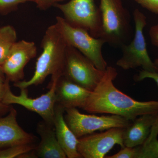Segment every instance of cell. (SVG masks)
Listing matches in <instances>:
<instances>
[{"mask_svg": "<svg viewBox=\"0 0 158 158\" xmlns=\"http://www.w3.org/2000/svg\"><path fill=\"white\" fill-rule=\"evenodd\" d=\"M117 75L116 69L107 66L82 109L92 114L117 115L130 121L141 115L158 114V101H138L117 89L113 84Z\"/></svg>", "mask_w": 158, "mask_h": 158, "instance_id": "6da1fadb", "label": "cell"}, {"mask_svg": "<svg viewBox=\"0 0 158 158\" xmlns=\"http://www.w3.org/2000/svg\"><path fill=\"white\" fill-rule=\"evenodd\" d=\"M67 44L56 24L49 27L41 42L42 52L37 59L33 76L28 81L14 83L19 89L42 84L48 76L61 77L63 74Z\"/></svg>", "mask_w": 158, "mask_h": 158, "instance_id": "7a4b0ae2", "label": "cell"}, {"mask_svg": "<svg viewBox=\"0 0 158 158\" xmlns=\"http://www.w3.org/2000/svg\"><path fill=\"white\" fill-rule=\"evenodd\" d=\"M102 19V39L113 46L126 44L131 34V16L121 0H100Z\"/></svg>", "mask_w": 158, "mask_h": 158, "instance_id": "3957f363", "label": "cell"}, {"mask_svg": "<svg viewBox=\"0 0 158 158\" xmlns=\"http://www.w3.org/2000/svg\"><path fill=\"white\" fill-rule=\"evenodd\" d=\"M133 17L135 23L134 38L129 44L121 46L122 56L116 62V65L124 70L141 67L144 70L157 72L148 52L143 34V30L147 25L146 16L139 9H136Z\"/></svg>", "mask_w": 158, "mask_h": 158, "instance_id": "277c9868", "label": "cell"}, {"mask_svg": "<svg viewBox=\"0 0 158 158\" xmlns=\"http://www.w3.org/2000/svg\"><path fill=\"white\" fill-rule=\"evenodd\" d=\"M54 7L61 11L70 26L86 30L95 38H101V11L94 0H70L65 4L57 3Z\"/></svg>", "mask_w": 158, "mask_h": 158, "instance_id": "5b68a950", "label": "cell"}, {"mask_svg": "<svg viewBox=\"0 0 158 158\" xmlns=\"http://www.w3.org/2000/svg\"><path fill=\"white\" fill-rule=\"evenodd\" d=\"M56 19V23L66 44L77 49L98 69L106 70L107 63L102 52L105 40L93 37L86 30L70 26L63 18L57 16Z\"/></svg>", "mask_w": 158, "mask_h": 158, "instance_id": "8992f818", "label": "cell"}, {"mask_svg": "<svg viewBox=\"0 0 158 158\" xmlns=\"http://www.w3.org/2000/svg\"><path fill=\"white\" fill-rule=\"evenodd\" d=\"M73 47L67 45L62 76L90 91H93L105 73Z\"/></svg>", "mask_w": 158, "mask_h": 158, "instance_id": "52a82bcc", "label": "cell"}, {"mask_svg": "<svg viewBox=\"0 0 158 158\" xmlns=\"http://www.w3.org/2000/svg\"><path fill=\"white\" fill-rule=\"evenodd\" d=\"M61 77H52L49 90L41 96L33 98L29 97L27 88H21L19 95L11 91L10 85L8 86L3 103L8 105H19L30 111L37 113L44 121L53 125L55 110L56 105V87Z\"/></svg>", "mask_w": 158, "mask_h": 158, "instance_id": "ba28073f", "label": "cell"}, {"mask_svg": "<svg viewBox=\"0 0 158 158\" xmlns=\"http://www.w3.org/2000/svg\"><path fill=\"white\" fill-rule=\"evenodd\" d=\"M65 121L78 138L96 131H103L113 127L125 128L131 122L117 115L98 116L83 114L75 108L65 109Z\"/></svg>", "mask_w": 158, "mask_h": 158, "instance_id": "9c48e42d", "label": "cell"}, {"mask_svg": "<svg viewBox=\"0 0 158 158\" xmlns=\"http://www.w3.org/2000/svg\"><path fill=\"white\" fill-rule=\"evenodd\" d=\"M123 128L113 127L78 138L77 151L82 158H103L116 144L124 147Z\"/></svg>", "mask_w": 158, "mask_h": 158, "instance_id": "30bf717a", "label": "cell"}, {"mask_svg": "<svg viewBox=\"0 0 158 158\" xmlns=\"http://www.w3.org/2000/svg\"><path fill=\"white\" fill-rule=\"evenodd\" d=\"M37 54V47L34 42L21 40L15 43L1 66L6 79L14 83L23 81L26 65Z\"/></svg>", "mask_w": 158, "mask_h": 158, "instance_id": "8fae6325", "label": "cell"}, {"mask_svg": "<svg viewBox=\"0 0 158 158\" xmlns=\"http://www.w3.org/2000/svg\"><path fill=\"white\" fill-rule=\"evenodd\" d=\"M17 112L11 107L7 115L0 117V147L33 144L36 137L21 127L17 120Z\"/></svg>", "mask_w": 158, "mask_h": 158, "instance_id": "7c38bea8", "label": "cell"}, {"mask_svg": "<svg viewBox=\"0 0 158 158\" xmlns=\"http://www.w3.org/2000/svg\"><path fill=\"white\" fill-rule=\"evenodd\" d=\"M56 91V104L65 110L74 108L83 109L91 92L63 76L57 82Z\"/></svg>", "mask_w": 158, "mask_h": 158, "instance_id": "4fadbf2b", "label": "cell"}, {"mask_svg": "<svg viewBox=\"0 0 158 158\" xmlns=\"http://www.w3.org/2000/svg\"><path fill=\"white\" fill-rule=\"evenodd\" d=\"M158 118V114H145L138 116L131 122L123 131L124 146L133 148L144 144Z\"/></svg>", "mask_w": 158, "mask_h": 158, "instance_id": "5bb4252c", "label": "cell"}, {"mask_svg": "<svg viewBox=\"0 0 158 158\" xmlns=\"http://www.w3.org/2000/svg\"><path fill=\"white\" fill-rule=\"evenodd\" d=\"M65 109L56 105L53 125L57 139L68 158H81L77 151L78 138L69 127L64 118Z\"/></svg>", "mask_w": 158, "mask_h": 158, "instance_id": "9a60e30c", "label": "cell"}, {"mask_svg": "<svg viewBox=\"0 0 158 158\" xmlns=\"http://www.w3.org/2000/svg\"><path fill=\"white\" fill-rule=\"evenodd\" d=\"M37 130L40 141L34 150L36 158H67L57 139L54 125L40 122Z\"/></svg>", "mask_w": 158, "mask_h": 158, "instance_id": "2e32d148", "label": "cell"}, {"mask_svg": "<svg viewBox=\"0 0 158 158\" xmlns=\"http://www.w3.org/2000/svg\"><path fill=\"white\" fill-rule=\"evenodd\" d=\"M158 118L144 144L135 148V158H158Z\"/></svg>", "mask_w": 158, "mask_h": 158, "instance_id": "e0dca14e", "label": "cell"}, {"mask_svg": "<svg viewBox=\"0 0 158 158\" xmlns=\"http://www.w3.org/2000/svg\"><path fill=\"white\" fill-rule=\"evenodd\" d=\"M17 39V33L12 26L7 25L0 28V66L8 58Z\"/></svg>", "mask_w": 158, "mask_h": 158, "instance_id": "ac0fdd59", "label": "cell"}, {"mask_svg": "<svg viewBox=\"0 0 158 158\" xmlns=\"http://www.w3.org/2000/svg\"><path fill=\"white\" fill-rule=\"evenodd\" d=\"M33 144H18L0 149V158H19L23 154L35 149Z\"/></svg>", "mask_w": 158, "mask_h": 158, "instance_id": "d6986e66", "label": "cell"}, {"mask_svg": "<svg viewBox=\"0 0 158 158\" xmlns=\"http://www.w3.org/2000/svg\"><path fill=\"white\" fill-rule=\"evenodd\" d=\"M32 0H0V14L7 15L18 9L19 6Z\"/></svg>", "mask_w": 158, "mask_h": 158, "instance_id": "ffe728a7", "label": "cell"}, {"mask_svg": "<svg viewBox=\"0 0 158 158\" xmlns=\"http://www.w3.org/2000/svg\"><path fill=\"white\" fill-rule=\"evenodd\" d=\"M136 149L135 147L124 146L121 148L118 152L113 155L105 157L106 158H135Z\"/></svg>", "mask_w": 158, "mask_h": 158, "instance_id": "44dd1931", "label": "cell"}, {"mask_svg": "<svg viewBox=\"0 0 158 158\" xmlns=\"http://www.w3.org/2000/svg\"><path fill=\"white\" fill-rule=\"evenodd\" d=\"M144 9L150 12L158 15V0H135Z\"/></svg>", "mask_w": 158, "mask_h": 158, "instance_id": "7402d4cb", "label": "cell"}, {"mask_svg": "<svg viewBox=\"0 0 158 158\" xmlns=\"http://www.w3.org/2000/svg\"><path fill=\"white\" fill-rule=\"evenodd\" d=\"M65 0H32L37 5V8L41 10L45 11L54 6L56 4Z\"/></svg>", "mask_w": 158, "mask_h": 158, "instance_id": "603a6c76", "label": "cell"}, {"mask_svg": "<svg viewBox=\"0 0 158 158\" xmlns=\"http://www.w3.org/2000/svg\"><path fill=\"white\" fill-rule=\"evenodd\" d=\"M146 78L152 79L156 83L158 86V72H151L144 70L141 71L135 77V80L136 81H140Z\"/></svg>", "mask_w": 158, "mask_h": 158, "instance_id": "cb8c5ba5", "label": "cell"}, {"mask_svg": "<svg viewBox=\"0 0 158 158\" xmlns=\"http://www.w3.org/2000/svg\"><path fill=\"white\" fill-rule=\"evenodd\" d=\"M149 34L152 44L158 49V24L155 25L150 28Z\"/></svg>", "mask_w": 158, "mask_h": 158, "instance_id": "d4e9b609", "label": "cell"}, {"mask_svg": "<svg viewBox=\"0 0 158 158\" xmlns=\"http://www.w3.org/2000/svg\"><path fill=\"white\" fill-rule=\"evenodd\" d=\"M10 82L9 80L6 79V81L5 82L0 83V103L2 102L7 88L10 85Z\"/></svg>", "mask_w": 158, "mask_h": 158, "instance_id": "484cf974", "label": "cell"}, {"mask_svg": "<svg viewBox=\"0 0 158 158\" xmlns=\"http://www.w3.org/2000/svg\"><path fill=\"white\" fill-rule=\"evenodd\" d=\"M12 106L11 105H8L0 103V117L2 116L5 114H7L11 110Z\"/></svg>", "mask_w": 158, "mask_h": 158, "instance_id": "4316f807", "label": "cell"}, {"mask_svg": "<svg viewBox=\"0 0 158 158\" xmlns=\"http://www.w3.org/2000/svg\"><path fill=\"white\" fill-rule=\"evenodd\" d=\"M6 81V78L5 74L3 72L2 67L0 66V83H3Z\"/></svg>", "mask_w": 158, "mask_h": 158, "instance_id": "83f0119b", "label": "cell"}, {"mask_svg": "<svg viewBox=\"0 0 158 158\" xmlns=\"http://www.w3.org/2000/svg\"><path fill=\"white\" fill-rule=\"evenodd\" d=\"M155 66L156 70L158 72V58H157L155 59L154 61L153 62Z\"/></svg>", "mask_w": 158, "mask_h": 158, "instance_id": "f1b7e54d", "label": "cell"}, {"mask_svg": "<svg viewBox=\"0 0 158 158\" xmlns=\"http://www.w3.org/2000/svg\"><path fill=\"white\" fill-rule=\"evenodd\" d=\"M2 149V148H1V147H0V149Z\"/></svg>", "mask_w": 158, "mask_h": 158, "instance_id": "f546056e", "label": "cell"}]
</instances>
